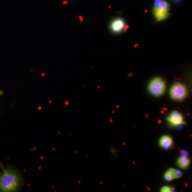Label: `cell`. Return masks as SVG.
I'll return each mask as SVG.
<instances>
[{
	"label": "cell",
	"instance_id": "cell-11",
	"mask_svg": "<svg viewBox=\"0 0 192 192\" xmlns=\"http://www.w3.org/2000/svg\"><path fill=\"white\" fill-rule=\"evenodd\" d=\"M172 188L169 186H163V187L161 189V192H171L172 190Z\"/></svg>",
	"mask_w": 192,
	"mask_h": 192
},
{
	"label": "cell",
	"instance_id": "cell-10",
	"mask_svg": "<svg viewBox=\"0 0 192 192\" xmlns=\"http://www.w3.org/2000/svg\"><path fill=\"white\" fill-rule=\"evenodd\" d=\"M172 173H173L174 179V178L178 179L183 176V173L180 170H178V169H174L172 168Z\"/></svg>",
	"mask_w": 192,
	"mask_h": 192
},
{
	"label": "cell",
	"instance_id": "cell-5",
	"mask_svg": "<svg viewBox=\"0 0 192 192\" xmlns=\"http://www.w3.org/2000/svg\"><path fill=\"white\" fill-rule=\"evenodd\" d=\"M167 119L170 126H180L185 123L184 121L183 115L177 110H174L170 113Z\"/></svg>",
	"mask_w": 192,
	"mask_h": 192
},
{
	"label": "cell",
	"instance_id": "cell-8",
	"mask_svg": "<svg viewBox=\"0 0 192 192\" xmlns=\"http://www.w3.org/2000/svg\"><path fill=\"white\" fill-rule=\"evenodd\" d=\"M177 164L178 166L181 169H187L190 166V159L186 157L181 156L179 157V159L177 160Z\"/></svg>",
	"mask_w": 192,
	"mask_h": 192
},
{
	"label": "cell",
	"instance_id": "cell-7",
	"mask_svg": "<svg viewBox=\"0 0 192 192\" xmlns=\"http://www.w3.org/2000/svg\"><path fill=\"white\" fill-rule=\"evenodd\" d=\"M159 143H160V145L161 146V147L167 150L172 145V143H173V140H172V138L170 137L169 136L166 135V136H162L161 138Z\"/></svg>",
	"mask_w": 192,
	"mask_h": 192
},
{
	"label": "cell",
	"instance_id": "cell-2",
	"mask_svg": "<svg viewBox=\"0 0 192 192\" xmlns=\"http://www.w3.org/2000/svg\"><path fill=\"white\" fill-rule=\"evenodd\" d=\"M170 4L166 0H155L153 12L156 20L161 22L169 17Z\"/></svg>",
	"mask_w": 192,
	"mask_h": 192
},
{
	"label": "cell",
	"instance_id": "cell-13",
	"mask_svg": "<svg viewBox=\"0 0 192 192\" xmlns=\"http://www.w3.org/2000/svg\"><path fill=\"white\" fill-rule=\"evenodd\" d=\"M173 1H174L175 2H181L182 0H173Z\"/></svg>",
	"mask_w": 192,
	"mask_h": 192
},
{
	"label": "cell",
	"instance_id": "cell-6",
	"mask_svg": "<svg viewBox=\"0 0 192 192\" xmlns=\"http://www.w3.org/2000/svg\"><path fill=\"white\" fill-rule=\"evenodd\" d=\"M125 26V20L123 18H117L110 23L109 29L114 33L119 34L121 33Z\"/></svg>",
	"mask_w": 192,
	"mask_h": 192
},
{
	"label": "cell",
	"instance_id": "cell-3",
	"mask_svg": "<svg viewBox=\"0 0 192 192\" xmlns=\"http://www.w3.org/2000/svg\"><path fill=\"white\" fill-rule=\"evenodd\" d=\"M148 90L152 95L155 97H159L165 92L166 83L160 77H155L150 83Z\"/></svg>",
	"mask_w": 192,
	"mask_h": 192
},
{
	"label": "cell",
	"instance_id": "cell-12",
	"mask_svg": "<svg viewBox=\"0 0 192 192\" xmlns=\"http://www.w3.org/2000/svg\"><path fill=\"white\" fill-rule=\"evenodd\" d=\"M180 154H181V156H184V157L187 156L188 152L187 150H182L180 151Z\"/></svg>",
	"mask_w": 192,
	"mask_h": 192
},
{
	"label": "cell",
	"instance_id": "cell-9",
	"mask_svg": "<svg viewBox=\"0 0 192 192\" xmlns=\"http://www.w3.org/2000/svg\"><path fill=\"white\" fill-rule=\"evenodd\" d=\"M164 179L168 181H170L174 179L173 173H172V168H170L167 170L164 174Z\"/></svg>",
	"mask_w": 192,
	"mask_h": 192
},
{
	"label": "cell",
	"instance_id": "cell-1",
	"mask_svg": "<svg viewBox=\"0 0 192 192\" xmlns=\"http://www.w3.org/2000/svg\"><path fill=\"white\" fill-rule=\"evenodd\" d=\"M20 183L18 173L12 169H7L0 174V191H15L18 189Z\"/></svg>",
	"mask_w": 192,
	"mask_h": 192
},
{
	"label": "cell",
	"instance_id": "cell-4",
	"mask_svg": "<svg viewBox=\"0 0 192 192\" xmlns=\"http://www.w3.org/2000/svg\"><path fill=\"white\" fill-rule=\"evenodd\" d=\"M170 94L173 99L181 101L186 97L187 90L184 84L177 82L174 83L170 89Z\"/></svg>",
	"mask_w": 192,
	"mask_h": 192
}]
</instances>
